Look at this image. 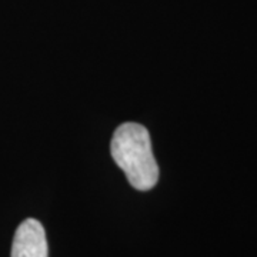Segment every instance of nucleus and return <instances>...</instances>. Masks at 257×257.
Returning <instances> with one entry per match:
<instances>
[{
    "mask_svg": "<svg viewBox=\"0 0 257 257\" xmlns=\"http://www.w3.org/2000/svg\"><path fill=\"white\" fill-rule=\"evenodd\" d=\"M110 152L116 165L124 172L128 183L146 192L156 186L159 166L152 150L147 128L139 123H124L114 130Z\"/></svg>",
    "mask_w": 257,
    "mask_h": 257,
    "instance_id": "obj_1",
    "label": "nucleus"
},
{
    "mask_svg": "<svg viewBox=\"0 0 257 257\" xmlns=\"http://www.w3.org/2000/svg\"><path fill=\"white\" fill-rule=\"evenodd\" d=\"M12 257H49L46 231L36 219H26L19 224L13 237Z\"/></svg>",
    "mask_w": 257,
    "mask_h": 257,
    "instance_id": "obj_2",
    "label": "nucleus"
}]
</instances>
